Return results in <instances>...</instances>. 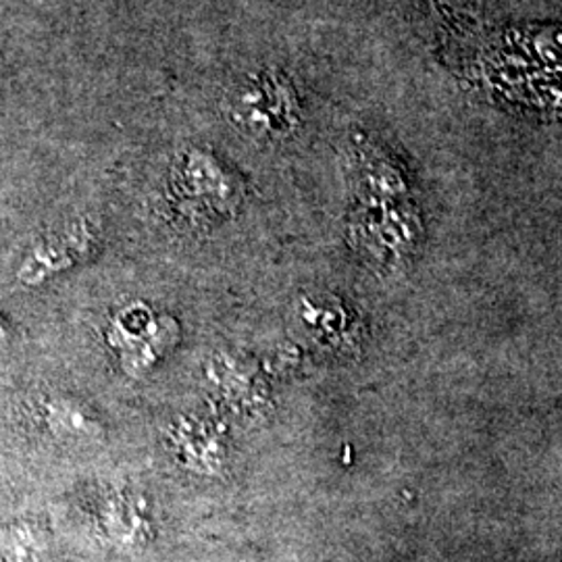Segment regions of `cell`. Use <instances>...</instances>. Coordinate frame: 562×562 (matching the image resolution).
Returning <instances> with one entry per match:
<instances>
[{"mask_svg": "<svg viewBox=\"0 0 562 562\" xmlns=\"http://www.w3.org/2000/svg\"><path fill=\"white\" fill-rule=\"evenodd\" d=\"M178 322L159 317L144 302L123 306L109 323L106 344L117 350L127 375L142 378L178 341Z\"/></svg>", "mask_w": 562, "mask_h": 562, "instance_id": "3957f363", "label": "cell"}, {"mask_svg": "<svg viewBox=\"0 0 562 562\" xmlns=\"http://www.w3.org/2000/svg\"><path fill=\"white\" fill-rule=\"evenodd\" d=\"M41 419L55 438L67 442H94L104 434L99 417L86 404L65 396L44 398Z\"/></svg>", "mask_w": 562, "mask_h": 562, "instance_id": "52a82bcc", "label": "cell"}, {"mask_svg": "<svg viewBox=\"0 0 562 562\" xmlns=\"http://www.w3.org/2000/svg\"><path fill=\"white\" fill-rule=\"evenodd\" d=\"M169 194L190 217H222L238 201V186L217 157L192 146L171 165Z\"/></svg>", "mask_w": 562, "mask_h": 562, "instance_id": "7a4b0ae2", "label": "cell"}, {"mask_svg": "<svg viewBox=\"0 0 562 562\" xmlns=\"http://www.w3.org/2000/svg\"><path fill=\"white\" fill-rule=\"evenodd\" d=\"M165 440L173 461L199 477H220L229 462V442L222 423L188 413L169 423Z\"/></svg>", "mask_w": 562, "mask_h": 562, "instance_id": "277c9868", "label": "cell"}, {"mask_svg": "<svg viewBox=\"0 0 562 562\" xmlns=\"http://www.w3.org/2000/svg\"><path fill=\"white\" fill-rule=\"evenodd\" d=\"M94 244L97 232L88 220L71 223L57 234L46 236L30 250V255L20 265L18 278L27 285H38L86 259Z\"/></svg>", "mask_w": 562, "mask_h": 562, "instance_id": "5b68a950", "label": "cell"}, {"mask_svg": "<svg viewBox=\"0 0 562 562\" xmlns=\"http://www.w3.org/2000/svg\"><path fill=\"white\" fill-rule=\"evenodd\" d=\"M227 113L248 136L281 138L292 134L299 123V97L280 71H261L234 88Z\"/></svg>", "mask_w": 562, "mask_h": 562, "instance_id": "6da1fadb", "label": "cell"}, {"mask_svg": "<svg viewBox=\"0 0 562 562\" xmlns=\"http://www.w3.org/2000/svg\"><path fill=\"white\" fill-rule=\"evenodd\" d=\"M206 380L236 411H259L262 406L259 371L232 355H220L209 362Z\"/></svg>", "mask_w": 562, "mask_h": 562, "instance_id": "8992f818", "label": "cell"}, {"mask_svg": "<svg viewBox=\"0 0 562 562\" xmlns=\"http://www.w3.org/2000/svg\"><path fill=\"white\" fill-rule=\"evenodd\" d=\"M104 536L120 546L144 542L148 536L146 501L134 494H113L101 506Z\"/></svg>", "mask_w": 562, "mask_h": 562, "instance_id": "ba28073f", "label": "cell"}, {"mask_svg": "<svg viewBox=\"0 0 562 562\" xmlns=\"http://www.w3.org/2000/svg\"><path fill=\"white\" fill-rule=\"evenodd\" d=\"M11 344V331L4 323L0 322V348H7Z\"/></svg>", "mask_w": 562, "mask_h": 562, "instance_id": "9c48e42d", "label": "cell"}]
</instances>
